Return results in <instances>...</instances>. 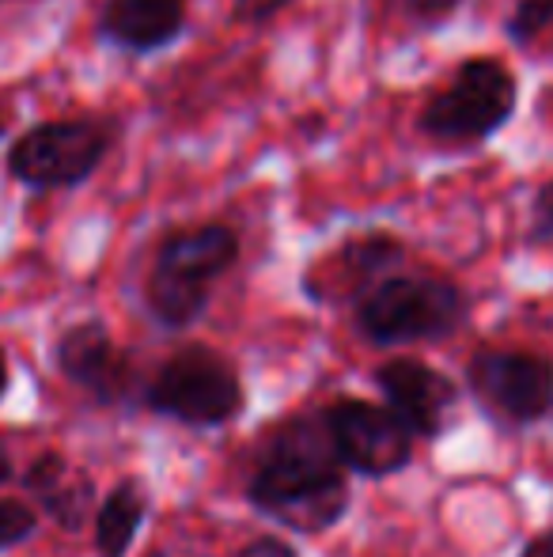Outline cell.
Here are the masks:
<instances>
[{"mask_svg":"<svg viewBox=\"0 0 553 557\" xmlns=\"http://www.w3.org/2000/svg\"><path fill=\"white\" fill-rule=\"evenodd\" d=\"M148 557H167V554H160V550H152V554H148Z\"/></svg>","mask_w":553,"mask_h":557,"instance_id":"d4e9b609","label":"cell"},{"mask_svg":"<svg viewBox=\"0 0 553 557\" xmlns=\"http://www.w3.org/2000/svg\"><path fill=\"white\" fill-rule=\"evenodd\" d=\"M341 462L364 478H391L414 459V433L394 418L391 406L368 398H338L323 413Z\"/></svg>","mask_w":553,"mask_h":557,"instance_id":"52a82bcc","label":"cell"},{"mask_svg":"<svg viewBox=\"0 0 553 557\" xmlns=\"http://www.w3.org/2000/svg\"><path fill=\"white\" fill-rule=\"evenodd\" d=\"M239 557H300V554H296V546L285 543V539L262 535V539H254V543H247L243 550H239Z\"/></svg>","mask_w":553,"mask_h":557,"instance_id":"44dd1931","label":"cell"},{"mask_svg":"<svg viewBox=\"0 0 553 557\" xmlns=\"http://www.w3.org/2000/svg\"><path fill=\"white\" fill-rule=\"evenodd\" d=\"M466 383L489 413L512 425L542 421L553 406V360L542 352L481 349L470 357Z\"/></svg>","mask_w":553,"mask_h":557,"instance_id":"8992f818","label":"cell"},{"mask_svg":"<svg viewBox=\"0 0 553 557\" xmlns=\"http://www.w3.org/2000/svg\"><path fill=\"white\" fill-rule=\"evenodd\" d=\"M247 497L262 516L300 535H323L345 516L349 467L330 441L326 418H288L254 462Z\"/></svg>","mask_w":553,"mask_h":557,"instance_id":"6da1fadb","label":"cell"},{"mask_svg":"<svg viewBox=\"0 0 553 557\" xmlns=\"http://www.w3.org/2000/svg\"><path fill=\"white\" fill-rule=\"evenodd\" d=\"M519 103L516 76L497 58H466L443 91L420 111V133L448 145L489 140L512 122Z\"/></svg>","mask_w":553,"mask_h":557,"instance_id":"277c9868","label":"cell"},{"mask_svg":"<svg viewBox=\"0 0 553 557\" xmlns=\"http://www.w3.org/2000/svg\"><path fill=\"white\" fill-rule=\"evenodd\" d=\"M23 485L30 490V497L42 505V512L50 516L58 528H84L88 512L96 508V490H91V478L80 474L68 459L46 451L23 474Z\"/></svg>","mask_w":553,"mask_h":557,"instance_id":"4fadbf2b","label":"cell"},{"mask_svg":"<svg viewBox=\"0 0 553 557\" xmlns=\"http://www.w3.org/2000/svg\"><path fill=\"white\" fill-rule=\"evenodd\" d=\"M35 535V512L23 500H0V550L20 546Z\"/></svg>","mask_w":553,"mask_h":557,"instance_id":"e0dca14e","label":"cell"},{"mask_svg":"<svg viewBox=\"0 0 553 557\" xmlns=\"http://www.w3.org/2000/svg\"><path fill=\"white\" fill-rule=\"evenodd\" d=\"M399 262H402V243L394 235L387 232L353 235V239H345L338 250H330L303 277V288L315 300H356L379 277H387Z\"/></svg>","mask_w":553,"mask_h":557,"instance_id":"9c48e42d","label":"cell"},{"mask_svg":"<svg viewBox=\"0 0 553 557\" xmlns=\"http://www.w3.org/2000/svg\"><path fill=\"white\" fill-rule=\"evenodd\" d=\"M144 406L183 425H228L243 410V383L224 352L209 345H186L163 360V368L144 391Z\"/></svg>","mask_w":553,"mask_h":557,"instance_id":"3957f363","label":"cell"},{"mask_svg":"<svg viewBox=\"0 0 553 557\" xmlns=\"http://www.w3.org/2000/svg\"><path fill=\"white\" fill-rule=\"evenodd\" d=\"M4 395H8V360L0 352V403H4Z\"/></svg>","mask_w":553,"mask_h":557,"instance_id":"cb8c5ba5","label":"cell"},{"mask_svg":"<svg viewBox=\"0 0 553 557\" xmlns=\"http://www.w3.org/2000/svg\"><path fill=\"white\" fill-rule=\"evenodd\" d=\"M239 258V235L228 224H198L183 227V232L167 235L155 250L152 270L171 273L178 281H190V285L213 288L216 277L236 265Z\"/></svg>","mask_w":553,"mask_h":557,"instance_id":"7c38bea8","label":"cell"},{"mask_svg":"<svg viewBox=\"0 0 553 557\" xmlns=\"http://www.w3.org/2000/svg\"><path fill=\"white\" fill-rule=\"evenodd\" d=\"M376 387L384 391L394 418L414 436H440L458 403V387L440 372L414 357H394L376 368Z\"/></svg>","mask_w":553,"mask_h":557,"instance_id":"ba28073f","label":"cell"},{"mask_svg":"<svg viewBox=\"0 0 553 557\" xmlns=\"http://www.w3.org/2000/svg\"><path fill=\"white\" fill-rule=\"evenodd\" d=\"M463 319V288L428 273H387L356 296V331L376 345L440 342L455 334Z\"/></svg>","mask_w":553,"mask_h":557,"instance_id":"7a4b0ae2","label":"cell"},{"mask_svg":"<svg viewBox=\"0 0 553 557\" xmlns=\"http://www.w3.org/2000/svg\"><path fill=\"white\" fill-rule=\"evenodd\" d=\"M213 300V288L190 285V281H178L171 273L152 270L144 281V308L163 331H186L209 311Z\"/></svg>","mask_w":553,"mask_h":557,"instance_id":"9a60e30c","label":"cell"},{"mask_svg":"<svg viewBox=\"0 0 553 557\" xmlns=\"http://www.w3.org/2000/svg\"><path fill=\"white\" fill-rule=\"evenodd\" d=\"M546 27H553V0H516L512 15L504 20V35L512 42H535Z\"/></svg>","mask_w":553,"mask_h":557,"instance_id":"2e32d148","label":"cell"},{"mask_svg":"<svg viewBox=\"0 0 553 557\" xmlns=\"http://www.w3.org/2000/svg\"><path fill=\"white\" fill-rule=\"evenodd\" d=\"M531 239L535 243L553 239V183H546L539 194H535V206H531Z\"/></svg>","mask_w":553,"mask_h":557,"instance_id":"ac0fdd59","label":"cell"},{"mask_svg":"<svg viewBox=\"0 0 553 557\" xmlns=\"http://www.w3.org/2000/svg\"><path fill=\"white\" fill-rule=\"evenodd\" d=\"M114 129L96 117H58L27 129L8 152V171L30 190H73L103 168Z\"/></svg>","mask_w":553,"mask_h":557,"instance_id":"5b68a950","label":"cell"},{"mask_svg":"<svg viewBox=\"0 0 553 557\" xmlns=\"http://www.w3.org/2000/svg\"><path fill=\"white\" fill-rule=\"evenodd\" d=\"M288 4L292 0H236V15L247 23H262V20H274L277 12H285Z\"/></svg>","mask_w":553,"mask_h":557,"instance_id":"ffe728a7","label":"cell"},{"mask_svg":"<svg viewBox=\"0 0 553 557\" xmlns=\"http://www.w3.org/2000/svg\"><path fill=\"white\" fill-rule=\"evenodd\" d=\"M8 478H12V455H8L4 447H0V485H4Z\"/></svg>","mask_w":553,"mask_h":557,"instance_id":"603a6c76","label":"cell"},{"mask_svg":"<svg viewBox=\"0 0 553 557\" xmlns=\"http://www.w3.org/2000/svg\"><path fill=\"white\" fill-rule=\"evenodd\" d=\"M519 557H553V528L542 531V535H535L531 543L524 546V554Z\"/></svg>","mask_w":553,"mask_h":557,"instance_id":"7402d4cb","label":"cell"},{"mask_svg":"<svg viewBox=\"0 0 553 557\" xmlns=\"http://www.w3.org/2000/svg\"><path fill=\"white\" fill-rule=\"evenodd\" d=\"M186 30L183 0H106L99 12V42L122 53H160L175 46Z\"/></svg>","mask_w":553,"mask_h":557,"instance_id":"8fae6325","label":"cell"},{"mask_svg":"<svg viewBox=\"0 0 553 557\" xmlns=\"http://www.w3.org/2000/svg\"><path fill=\"white\" fill-rule=\"evenodd\" d=\"M53 360L65 380H73L99 403H118L129 387V357L99 319L68 326L53 345Z\"/></svg>","mask_w":553,"mask_h":557,"instance_id":"30bf717a","label":"cell"},{"mask_svg":"<svg viewBox=\"0 0 553 557\" xmlns=\"http://www.w3.org/2000/svg\"><path fill=\"white\" fill-rule=\"evenodd\" d=\"M455 8H463V0H402V12L417 23H436L455 12Z\"/></svg>","mask_w":553,"mask_h":557,"instance_id":"d6986e66","label":"cell"},{"mask_svg":"<svg viewBox=\"0 0 553 557\" xmlns=\"http://www.w3.org/2000/svg\"><path fill=\"white\" fill-rule=\"evenodd\" d=\"M148 516V490L137 478L118 482L103 497L96 512V554L99 557H126L134 546L140 523Z\"/></svg>","mask_w":553,"mask_h":557,"instance_id":"5bb4252c","label":"cell"},{"mask_svg":"<svg viewBox=\"0 0 553 557\" xmlns=\"http://www.w3.org/2000/svg\"><path fill=\"white\" fill-rule=\"evenodd\" d=\"M0 137H4V122H0Z\"/></svg>","mask_w":553,"mask_h":557,"instance_id":"484cf974","label":"cell"}]
</instances>
